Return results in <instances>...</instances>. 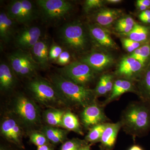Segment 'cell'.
Instances as JSON below:
<instances>
[{
    "label": "cell",
    "instance_id": "9a60e30c",
    "mask_svg": "<svg viewBox=\"0 0 150 150\" xmlns=\"http://www.w3.org/2000/svg\"><path fill=\"white\" fill-rule=\"evenodd\" d=\"M49 42L46 39H40L30 50V53L34 61L40 68L46 69L50 65L49 53Z\"/></svg>",
    "mask_w": 150,
    "mask_h": 150
},
{
    "label": "cell",
    "instance_id": "f35d334b",
    "mask_svg": "<svg viewBox=\"0 0 150 150\" xmlns=\"http://www.w3.org/2000/svg\"><path fill=\"white\" fill-rule=\"evenodd\" d=\"M137 4L142 5L149 8L150 6V0H138Z\"/></svg>",
    "mask_w": 150,
    "mask_h": 150
},
{
    "label": "cell",
    "instance_id": "f6af8a7d",
    "mask_svg": "<svg viewBox=\"0 0 150 150\" xmlns=\"http://www.w3.org/2000/svg\"><path fill=\"white\" fill-rule=\"evenodd\" d=\"M0 150H13L9 148L6 147L2 146H1Z\"/></svg>",
    "mask_w": 150,
    "mask_h": 150
},
{
    "label": "cell",
    "instance_id": "7402d4cb",
    "mask_svg": "<svg viewBox=\"0 0 150 150\" xmlns=\"http://www.w3.org/2000/svg\"><path fill=\"white\" fill-rule=\"evenodd\" d=\"M42 132L49 142L54 145L64 143L67 139V130L59 129L58 127L46 126L42 129Z\"/></svg>",
    "mask_w": 150,
    "mask_h": 150
},
{
    "label": "cell",
    "instance_id": "2e32d148",
    "mask_svg": "<svg viewBox=\"0 0 150 150\" xmlns=\"http://www.w3.org/2000/svg\"><path fill=\"white\" fill-rule=\"evenodd\" d=\"M91 37L100 46L108 49H116L117 45L109 32L98 25L88 24Z\"/></svg>",
    "mask_w": 150,
    "mask_h": 150
},
{
    "label": "cell",
    "instance_id": "e0dca14e",
    "mask_svg": "<svg viewBox=\"0 0 150 150\" xmlns=\"http://www.w3.org/2000/svg\"><path fill=\"white\" fill-rule=\"evenodd\" d=\"M122 127L121 121L108 123L100 140V148L104 150H112L115 147L118 132Z\"/></svg>",
    "mask_w": 150,
    "mask_h": 150
},
{
    "label": "cell",
    "instance_id": "484cf974",
    "mask_svg": "<svg viewBox=\"0 0 150 150\" xmlns=\"http://www.w3.org/2000/svg\"><path fill=\"white\" fill-rule=\"evenodd\" d=\"M139 90L143 99L146 102L150 103V67L141 77Z\"/></svg>",
    "mask_w": 150,
    "mask_h": 150
},
{
    "label": "cell",
    "instance_id": "836d02e7",
    "mask_svg": "<svg viewBox=\"0 0 150 150\" xmlns=\"http://www.w3.org/2000/svg\"><path fill=\"white\" fill-rule=\"evenodd\" d=\"M122 43L124 48L130 53L134 52L141 46L140 43L131 40L129 38H123L122 39Z\"/></svg>",
    "mask_w": 150,
    "mask_h": 150
},
{
    "label": "cell",
    "instance_id": "8fae6325",
    "mask_svg": "<svg viewBox=\"0 0 150 150\" xmlns=\"http://www.w3.org/2000/svg\"><path fill=\"white\" fill-rule=\"evenodd\" d=\"M1 132L3 137L9 142L18 148H24L22 130L16 120L12 118L4 119L1 124Z\"/></svg>",
    "mask_w": 150,
    "mask_h": 150
},
{
    "label": "cell",
    "instance_id": "7c38bea8",
    "mask_svg": "<svg viewBox=\"0 0 150 150\" xmlns=\"http://www.w3.org/2000/svg\"><path fill=\"white\" fill-rule=\"evenodd\" d=\"M81 120L86 128H92L96 125L105 123L108 119L102 107L95 102L84 108L81 113Z\"/></svg>",
    "mask_w": 150,
    "mask_h": 150
},
{
    "label": "cell",
    "instance_id": "cb8c5ba5",
    "mask_svg": "<svg viewBox=\"0 0 150 150\" xmlns=\"http://www.w3.org/2000/svg\"><path fill=\"white\" fill-rule=\"evenodd\" d=\"M65 112L64 110L56 108L48 109L44 113L45 121L49 126L62 127V119Z\"/></svg>",
    "mask_w": 150,
    "mask_h": 150
},
{
    "label": "cell",
    "instance_id": "3957f363",
    "mask_svg": "<svg viewBox=\"0 0 150 150\" xmlns=\"http://www.w3.org/2000/svg\"><path fill=\"white\" fill-rule=\"evenodd\" d=\"M59 35L63 44L70 50L81 53L88 48V36L83 24L79 21L65 23L60 29Z\"/></svg>",
    "mask_w": 150,
    "mask_h": 150
},
{
    "label": "cell",
    "instance_id": "b9f144b4",
    "mask_svg": "<svg viewBox=\"0 0 150 150\" xmlns=\"http://www.w3.org/2000/svg\"><path fill=\"white\" fill-rule=\"evenodd\" d=\"M137 8L142 11L146 10H147L148 8L145 6L142 5L140 4H137Z\"/></svg>",
    "mask_w": 150,
    "mask_h": 150
},
{
    "label": "cell",
    "instance_id": "ab89813d",
    "mask_svg": "<svg viewBox=\"0 0 150 150\" xmlns=\"http://www.w3.org/2000/svg\"><path fill=\"white\" fill-rule=\"evenodd\" d=\"M37 150H54L52 146L50 144L43 145L37 147Z\"/></svg>",
    "mask_w": 150,
    "mask_h": 150
},
{
    "label": "cell",
    "instance_id": "83f0119b",
    "mask_svg": "<svg viewBox=\"0 0 150 150\" xmlns=\"http://www.w3.org/2000/svg\"><path fill=\"white\" fill-rule=\"evenodd\" d=\"M135 24L134 20L131 17H125L117 21L115 29L118 32L124 35L130 32Z\"/></svg>",
    "mask_w": 150,
    "mask_h": 150
},
{
    "label": "cell",
    "instance_id": "d6a6232c",
    "mask_svg": "<svg viewBox=\"0 0 150 150\" xmlns=\"http://www.w3.org/2000/svg\"><path fill=\"white\" fill-rule=\"evenodd\" d=\"M105 78L106 74L103 75L100 78L99 81L94 90L96 96H103L107 94L105 86Z\"/></svg>",
    "mask_w": 150,
    "mask_h": 150
},
{
    "label": "cell",
    "instance_id": "4fadbf2b",
    "mask_svg": "<svg viewBox=\"0 0 150 150\" xmlns=\"http://www.w3.org/2000/svg\"><path fill=\"white\" fill-rule=\"evenodd\" d=\"M89 66L95 72H100L110 67L114 59L110 54L94 52L84 56L80 60Z\"/></svg>",
    "mask_w": 150,
    "mask_h": 150
},
{
    "label": "cell",
    "instance_id": "ee69618b",
    "mask_svg": "<svg viewBox=\"0 0 150 150\" xmlns=\"http://www.w3.org/2000/svg\"><path fill=\"white\" fill-rule=\"evenodd\" d=\"M105 2L108 4H116L121 2L122 1L121 0H107L105 1Z\"/></svg>",
    "mask_w": 150,
    "mask_h": 150
},
{
    "label": "cell",
    "instance_id": "d4e9b609",
    "mask_svg": "<svg viewBox=\"0 0 150 150\" xmlns=\"http://www.w3.org/2000/svg\"><path fill=\"white\" fill-rule=\"evenodd\" d=\"M131 40L141 43L146 41L149 35L147 28L136 23L132 30L127 34H124Z\"/></svg>",
    "mask_w": 150,
    "mask_h": 150
},
{
    "label": "cell",
    "instance_id": "e575fe53",
    "mask_svg": "<svg viewBox=\"0 0 150 150\" xmlns=\"http://www.w3.org/2000/svg\"><path fill=\"white\" fill-rule=\"evenodd\" d=\"M64 51L62 46L56 44H53L50 47L49 57L50 62L56 61L59 56Z\"/></svg>",
    "mask_w": 150,
    "mask_h": 150
},
{
    "label": "cell",
    "instance_id": "8d00e7d4",
    "mask_svg": "<svg viewBox=\"0 0 150 150\" xmlns=\"http://www.w3.org/2000/svg\"><path fill=\"white\" fill-rule=\"evenodd\" d=\"M113 84L114 82L113 81V76L111 75L106 74L105 86L107 93L109 92L111 93L113 87Z\"/></svg>",
    "mask_w": 150,
    "mask_h": 150
},
{
    "label": "cell",
    "instance_id": "44dd1931",
    "mask_svg": "<svg viewBox=\"0 0 150 150\" xmlns=\"http://www.w3.org/2000/svg\"><path fill=\"white\" fill-rule=\"evenodd\" d=\"M122 13L118 9H100L95 15L94 18L100 26H108L120 17Z\"/></svg>",
    "mask_w": 150,
    "mask_h": 150
},
{
    "label": "cell",
    "instance_id": "bcb514c9",
    "mask_svg": "<svg viewBox=\"0 0 150 150\" xmlns=\"http://www.w3.org/2000/svg\"><path fill=\"white\" fill-rule=\"evenodd\" d=\"M100 150H104L103 149H102V148H100Z\"/></svg>",
    "mask_w": 150,
    "mask_h": 150
},
{
    "label": "cell",
    "instance_id": "9c48e42d",
    "mask_svg": "<svg viewBox=\"0 0 150 150\" xmlns=\"http://www.w3.org/2000/svg\"><path fill=\"white\" fill-rule=\"evenodd\" d=\"M13 110L23 123L29 126L36 125L40 120V112L37 105L23 95L18 96L15 100Z\"/></svg>",
    "mask_w": 150,
    "mask_h": 150
},
{
    "label": "cell",
    "instance_id": "6da1fadb",
    "mask_svg": "<svg viewBox=\"0 0 150 150\" xmlns=\"http://www.w3.org/2000/svg\"><path fill=\"white\" fill-rule=\"evenodd\" d=\"M51 80L66 103L84 108L96 102V96L93 90L75 83L56 73L51 75Z\"/></svg>",
    "mask_w": 150,
    "mask_h": 150
},
{
    "label": "cell",
    "instance_id": "74e56055",
    "mask_svg": "<svg viewBox=\"0 0 150 150\" xmlns=\"http://www.w3.org/2000/svg\"><path fill=\"white\" fill-rule=\"evenodd\" d=\"M139 18L141 21L144 23H150V10L142 11L139 15Z\"/></svg>",
    "mask_w": 150,
    "mask_h": 150
},
{
    "label": "cell",
    "instance_id": "7bdbcfd3",
    "mask_svg": "<svg viewBox=\"0 0 150 150\" xmlns=\"http://www.w3.org/2000/svg\"><path fill=\"white\" fill-rule=\"evenodd\" d=\"M91 144H87L81 148L79 150H91Z\"/></svg>",
    "mask_w": 150,
    "mask_h": 150
},
{
    "label": "cell",
    "instance_id": "4316f807",
    "mask_svg": "<svg viewBox=\"0 0 150 150\" xmlns=\"http://www.w3.org/2000/svg\"><path fill=\"white\" fill-rule=\"evenodd\" d=\"M108 123L98 124L92 127L85 137L86 142L91 144L100 142L103 133L107 126Z\"/></svg>",
    "mask_w": 150,
    "mask_h": 150
},
{
    "label": "cell",
    "instance_id": "f1b7e54d",
    "mask_svg": "<svg viewBox=\"0 0 150 150\" xmlns=\"http://www.w3.org/2000/svg\"><path fill=\"white\" fill-rule=\"evenodd\" d=\"M131 58L136 59L140 62L143 66L147 61L150 56V46L146 44L140 46L134 52L131 53L129 56Z\"/></svg>",
    "mask_w": 150,
    "mask_h": 150
},
{
    "label": "cell",
    "instance_id": "f546056e",
    "mask_svg": "<svg viewBox=\"0 0 150 150\" xmlns=\"http://www.w3.org/2000/svg\"><path fill=\"white\" fill-rule=\"evenodd\" d=\"M88 144L85 140H82L74 138L65 141L62 144L60 150H79L81 148L87 144Z\"/></svg>",
    "mask_w": 150,
    "mask_h": 150
},
{
    "label": "cell",
    "instance_id": "30bf717a",
    "mask_svg": "<svg viewBox=\"0 0 150 150\" xmlns=\"http://www.w3.org/2000/svg\"><path fill=\"white\" fill-rule=\"evenodd\" d=\"M43 31L37 26H28L21 30L15 35L16 46L18 49L27 51L42 39Z\"/></svg>",
    "mask_w": 150,
    "mask_h": 150
},
{
    "label": "cell",
    "instance_id": "52a82bcc",
    "mask_svg": "<svg viewBox=\"0 0 150 150\" xmlns=\"http://www.w3.org/2000/svg\"><path fill=\"white\" fill-rule=\"evenodd\" d=\"M16 23L28 25L40 15L37 6L29 0H15L8 6L6 12Z\"/></svg>",
    "mask_w": 150,
    "mask_h": 150
},
{
    "label": "cell",
    "instance_id": "277c9868",
    "mask_svg": "<svg viewBox=\"0 0 150 150\" xmlns=\"http://www.w3.org/2000/svg\"><path fill=\"white\" fill-rule=\"evenodd\" d=\"M35 3L43 20L51 24L64 20L74 9L72 3L66 0H37Z\"/></svg>",
    "mask_w": 150,
    "mask_h": 150
},
{
    "label": "cell",
    "instance_id": "ac0fdd59",
    "mask_svg": "<svg viewBox=\"0 0 150 150\" xmlns=\"http://www.w3.org/2000/svg\"><path fill=\"white\" fill-rule=\"evenodd\" d=\"M16 22L6 12L0 13V38L4 43H9L15 36Z\"/></svg>",
    "mask_w": 150,
    "mask_h": 150
},
{
    "label": "cell",
    "instance_id": "4dcf8cb0",
    "mask_svg": "<svg viewBox=\"0 0 150 150\" xmlns=\"http://www.w3.org/2000/svg\"><path fill=\"white\" fill-rule=\"evenodd\" d=\"M29 138L30 142L37 147L49 144V141L42 132H32L30 134Z\"/></svg>",
    "mask_w": 150,
    "mask_h": 150
},
{
    "label": "cell",
    "instance_id": "1f68e13d",
    "mask_svg": "<svg viewBox=\"0 0 150 150\" xmlns=\"http://www.w3.org/2000/svg\"><path fill=\"white\" fill-rule=\"evenodd\" d=\"M103 3L104 1L102 0H86L84 3V10L86 13H88L91 11L102 6Z\"/></svg>",
    "mask_w": 150,
    "mask_h": 150
},
{
    "label": "cell",
    "instance_id": "7a4b0ae2",
    "mask_svg": "<svg viewBox=\"0 0 150 150\" xmlns=\"http://www.w3.org/2000/svg\"><path fill=\"white\" fill-rule=\"evenodd\" d=\"M122 127L132 136H140L150 129V107L145 103H133L122 114Z\"/></svg>",
    "mask_w": 150,
    "mask_h": 150
},
{
    "label": "cell",
    "instance_id": "ba28073f",
    "mask_svg": "<svg viewBox=\"0 0 150 150\" xmlns=\"http://www.w3.org/2000/svg\"><path fill=\"white\" fill-rule=\"evenodd\" d=\"M59 74L80 85L86 86L95 78V72L83 62H74L59 69Z\"/></svg>",
    "mask_w": 150,
    "mask_h": 150
},
{
    "label": "cell",
    "instance_id": "8992f818",
    "mask_svg": "<svg viewBox=\"0 0 150 150\" xmlns=\"http://www.w3.org/2000/svg\"><path fill=\"white\" fill-rule=\"evenodd\" d=\"M8 60L15 74L19 77H33L40 68L30 52L21 49L11 53L9 55Z\"/></svg>",
    "mask_w": 150,
    "mask_h": 150
},
{
    "label": "cell",
    "instance_id": "603a6c76",
    "mask_svg": "<svg viewBox=\"0 0 150 150\" xmlns=\"http://www.w3.org/2000/svg\"><path fill=\"white\" fill-rule=\"evenodd\" d=\"M62 127L68 131H74L80 135L83 134L77 117L69 110L65 112L63 116Z\"/></svg>",
    "mask_w": 150,
    "mask_h": 150
},
{
    "label": "cell",
    "instance_id": "5b68a950",
    "mask_svg": "<svg viewBox=\"0 0 150 150\" xmlns=\"http://www.w3.org/2000/svg\"><path fill=\"white\" fill-rule=\"evenodd\" d=\"M28 88L38 102L46 106L66 104L54 85L45 79H33L28 83Z\"/></svg>",
    "mask_w": 150,
    "mask_h": 150
},
{
    "label": "cell",
    "instance_id": "d6986e66",
    "mask_svg": "<svg viewBox=\"0 0 150 150\" xmlns=\"http://www.w3.org/2000/svg\"><path fill=\"white\" fill-rule=\"evenodd\" d=\"M16 83V75L9 64L1 62L0 64V88L8 91L13 88Z\"/></svg>",
    "mask_w": 150,
    "mask_h": 150
},
{
    "label": "cell",
    "instance_id": "60d3db41",
    "mask_svg": "<svg viewBox=\"0 0 150 150\" xmlns=\"http://www.w3.org/2000/svg\"><path fill=\"white\" fill-rule=\"evenodd\" d=\"M128 150H144L143 148L139 146L135 145L134 146H131V147L129 148Z\"/></svg>",
    "mask_w": 150,
    "mask_h": 150
},
{
    "label": "cell",
    "instance_id": "5bb4252c",
    "mask_svg": "<svg viewBox=\"0 0 150 150\" xmlns=\"http://www.w3.org/2000/svg\"><path fill=\"white\" fill-rule=\"evenodd\" d=\"M144 67L136 59L127 56L121 60L117 68L116 74L126 79H134L141 75Z\"/></svg>",
    "mask_w": 150,
    "mask_h": 150
},
{
    "label": "cell",
    "instance_id": "ffe728a7",
    "mask_svg": "<svg viewBox=\"0 0 150 150\" xmlns=\"http://www.w3.org/2000/svg\"><path fill=\"white\" fill-rule=\"evenodd\" d=\"M134 91V85L129 80L126 79L117 80L114 82L112 91L109 96L103 103V105L115 100L124 93Z\"/></svg>",
    "mask_w": 150,
    "mask_h": 150
},
{
    "label": "cell",
    "instance_id": "d590c367",
    "mask_svg": "<svg viewBox=\"0 0 150 150\" xmlns=\"http://www.w3.org/2000/svg\"><path fill=\"white\" fill-rule=\"evenodd\" d=\"M71 55L69 52L66 50H64L56 60V62L58 64L65 67L71 63Z\"/></svg>",
    "mask_w": 150,
    "mask_h": 150
}]
</instances>
